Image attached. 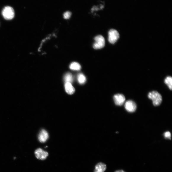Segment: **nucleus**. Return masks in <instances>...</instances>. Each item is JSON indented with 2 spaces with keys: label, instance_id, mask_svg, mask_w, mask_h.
Listing matches in <instances>:
<instances>
[{
  "label": "nucleus",
  "instance_id": "dca6fc26",
  "mask_svg": "<svg viewBox=\"0 0 172 172\" xmlns=\"http://www.w3.org/2000/svg\"><path fill=\"white\" fill-rule=\"evenodd\" d=\"M164 136L165 138L166 139H171V134L169 131H167L164 134Z\"/></svg>",
  "mask_w": 172,
  "mask_h": 172
},
{
  "label": "nucleus",
  "instance_id": "20e7f679",
  "mask_svg": "<svg viewBox=\"0 0 172 172\" xmlns=\"http://www.w3.org/2000/svg\"><path fill=\"white\" fill-rule=\"evenodd\" d=\"M120 37L119 33L114 29H111L108 33V41L111 44H114Z\"/></svg>",
  "mask_w": 172,
  "mask_h": 172
},
{
  "label": "nucleus",
  "instance_id": "39448f33",
  "mask_svg": "<svg viewBox=\"0 0 172 172\" xmlns=\"http://www.w3.org/2000/svg\"><path fill=\"white\" fill-rule=\"evenodd\" d=\"M126 110L130 112H135L137 106L136 103L131 100H129L125 104Z\"/></svg>",
  "mask_w": 172,
  "mask_h": 172
},
{
  "label": "nucleus",
  "instance_id": "6e6552de",
  "mask_svg": "<svg viewBox=\"0 0 172 172\" xmlns=\"http://www.w3.org/2000/svg\"><path fill=\"white\" fill-rule=\"evenodd\" d=\"M49 137L48 133L45 130H42L38 136V139L41 143H44L46 141Z\"/></svg>",
  "mask_w": 172,
  "mask_h": 172
},
{
  "label": "nucleus",
  "instance_id": "9d476101",
  "mask_svg": "<svg viewBox=\"0 0 172 172\" xmlns=\"http://www.w3.org/2000/svg\"><path fill=\"white\" fill-rule=\"evenodd\" d=\"M65 90L67 93L70 95L73 94L75 92V89L72 83H66L65 84Z\"/></svg>",
  "mask_w": 172,
  "mask_h": 172
},
{
  "label": "nucleus",
  "instance_id": "f8f14e48",
  "mask_svg": "<svg viewBox=\"0 0 172 172\" xmlns=\"http://www.w3.org/2000/svg\"><path fill=\"white\" fill-rule=\"evenodd\" d=\"M70 68L72 70L78 71L81 69V66L78 63L74 62L71 64L70 66Z\"/></svg>",
  "mask_w": 172,
  "mask_h": 172
},
{
  "label": "nucleus",
  "instance_id": "7ed1b4c3",
  "mask_svg": "<svg viewBox=\"0 0 172 172\" xmlns=\"http://www.w3.org/2000/svg\"><path fill=\"white\" fill-rule=\"evenodd\" d=\"M95 43L93 45V48L95 49H102L105 45V40L104 37L101 35L96 36L94 38Z\"/></svg>",
  "mask_w": 172,
  "mask_h": 172
},
{
  "label": "nucleus",
  "instance_id": "4468645a",
  "mask_svg": "<svg viewBox=\"0 0 172 172\" xmlns=\"http://www.w3.org/2000/svg\"><path fill=\"white\" fill-rule=\"evenodd\" d=\"M165 83L171 90L172 89V78L171 77H167L165 79Z\"/></svg>",
  "mask_w": 172,
  "mask_h": 172
},
{
  "label": "nucleus",
  "instance_id": "f3484780",
  "mask_svg": "<svg viewBox=\"0 0 172 172\" xmlns=\"http://www.w3.org/2000/svg\"><path fill=\"white\" fill-rule=\"evenodd\" d=\"M115 172H126L122 170H120L116 171H115Z\"/></svg>",
  "mask_w": 172,
  "mask_h": 172
},
{
  "label": "nucleus",
  "instance_id": "0eeeda50",
  "mask_svg": "<svg viewBox=\"0 0 172 172\" xmlns=\"http://www.w3.org/2000/svg\"><path fill=\"white\" fill-rule=\"evenodd\" d=\"M113 99L116 105L121 106L123 105L125 102V97L122 94H117L114 95Z\"/></svg>",
  "mask_w": 172,
  "mask_h": 172
},
{
  "label": "nucleus",
  "instance_id": "9b49d317",
  "mask_svg": "<svg viewBox=\"0 0 172 172\" xmlns=\"http://www.w3.org/2000/svg\"><path fill=\"white\" fill-rule=\"evenodd\" d=\"M64 80L65 83H72L74 80L73 75L70 73H66L64 77Z\"/></svg>",
  "mask_w": 172,
  "mask_h": 172
},
{
  "label": "nucleus",
  "instance_id": "1a4fd4ad",
  "mask_svg": "<svg viewBox=\"0 0 172 172\" xmlns=\"http://www.w3.org/2000/svg\"><path fill=\"white\" fill-rule=\"evenodd\" d=\"M106 169V165L103 163L100 162L95 166L94 172H104Z\"/></svg>",
  "mask_w": 172,
  "mask_h": 172
},
{
  "label": "nucleus",
  "instance_id": "423d86ee",
  "mask_svg": "<svg viewBox=\"0 0 172 172\" xmlns=\"http://www.w3.org/2000/svg\"><path fill=\"white\" fill-rule=\"evenodd\" d=\"M35 155L38 159L41 160H44L47 158L49 154L48 152H45L41 149L39 148L35 151Z\"/></svg>",
  "mask_w": 172,
  "mask_h": 172
},
{
  "label": "nucleus",
  "instance_id": "2eb2a0df",
  "mask_svg": "<svg viewBox=\"0 0 172 172\" xmlns=\"http://www.w3.org/2000/svg\"><path fill=\"white\" fill-rule=\"evenodd\" d=\"M72 13L69 11L66 12H65L63 16L64 19H68L70 18Z\"/></svg>",
  "mask_w": 172,
  "mask_h": 172
},
{
  "label": "nucleus",
  "instance_id": "f03ea898",
  "mask_svg": "<svg viewBox=\"0 0 172 172\" xmlns=\"http://www.w3.org/2000/svg\"><path fill=\"white\" fill-rule=\"evenodd\" d=\"M2 15L6 20H12L14 17V10L13 8L10 7H6L4 8L2 11Z\"/></svg>",
  "mask_w": 172,
  "mask_h": 172
},
{
  "label": "nucleus",
  "instance_id": "f257e3e1",
  "mask_svg": "<svg viewBox=\"0 0 172 172\" xmlns=\"http://www.w3.org/2000/svg\"><path fill=\"white\" fill-rule=\"evenodd\" d=\"M149 98L152 101L153 104L155 106L160 105L162 101L161 95L156 91L150 92L148 94Z\"/></svg>",
  "mask_w": 172,
  "mask_h": 172
},
{
  "label": "nucleus",
  "instance_id": "ddd939ff",
  "mask_svg": "<svg viewBox=\"0 0 172 172\" xmlns=\"http://www.w3.org/2000/svg\"><path fill=\"white\" fill-rule=\"evenodd\" d=\"M78 83L81 85L85 83L86 81V78L84 75L82 73H79L78 76Z\"/></svg>",
  "mask_w": 172,
  "mask_h": 172
}]
</instances>
